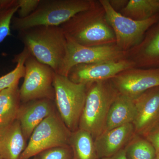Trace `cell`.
<instances>
[{
    "instance_id": "cell-1",
    "label": "cell",
    "mask_w": 159,
    "mask_h": 159,
    "mask_svg": "<svg viewBox=\"0 0 159 159\" xmlns=\"http://www.w3.org/2000/svg\"><path fill=\"white\" fill-rule=\"evenodd\" d=\"M67 39L85 47L116 43L113 30L100 3L75 15L60 26Z\"/></svg>"
},
{
    "instance_id": "cell-2",
    "label": "cell",
    "mask_w": 159,
    "mask_h": 159,
    "mask_svg": "<svg viewBox=\"0 0 159 159\" xmlns=\"http://www.w3.org/2000/svg\"><path fill=\"white\" fill-rule=\"evenodd\" d=\"M18 33V38L31 55L58 72L67 45V39L60 26H36Z\"/></svg>"
},
{
    "instance_id": "cell-3",
    "label": "cell",
    "mask_w": 159,
    "mask_h": 159,
    "mask_svg": "<svg viewBox=\"0 0 159 159\" xmlns=\"http://www.w3.org/2000/svg\"><path fill=\"white\" fill-rule=\"evenodd\" d=\"M98 2L97 0H40L37 9L28 17L14 16L11 28L19 32L36 26H61Z\"/></svg>"
},
{
    "instance_id": "cell-4",
    "label": "cell",
    "mask_w": 159,
    "mask_h": 159,
    "mask_svg": "<svg viewBox=\"0 0 159 159\" xmlns=\"http://www.w3.org/2000/svg\"><path fill=\"white\" fill-rule=\"evenodd\" d=\"M119 94L111 79L89 86L79 129L89 132L94 140L105 131L109 111Z\"/></svg>"
},
{
    "instance_id": "cell-5",
    "label": "cell",
    "mask_w": 159,
    "mask_h": 159,
    "mask_svg": "<svg viewBox=\"0 0 159 159\" xmlns=\"http://www.w3.org/2000/svg\"><path fill=\"white\" fill-rule=\"evenodd\" d=\"M53 85L55 102L61 120L69 130H77L89 85L75 83L67 77L57 73Z\"/></svg>"
},
{
    "instance_id": "cell-6",
    "label": "cell",
    "mask_w": 159,
    "mask_h": 159,
    "mask_svg": "<svg viewBox=\"0 0 159 159\" xmlns=\"http://www.w3.org/2000/svg\"><path fill=\"white\" fill-rule=\"evenodd\" d=\"M99 2L104 8L107 20L115 33L116 44L124 52L139 45L146 31L159 20V12L145 20H134L115 11L109 0Z\"/></svg>"
},
{
    "instance_id": "cell-7",
    "label": "cell",
    "mask_w": 159,
    "mask_h": 159,
    "mask_svg": "<svg viewBox=\"0 0 159 159\" xmlns=\"http://www.w3.org/2000/svg\"><path fill=\"white\" fill-rule=\"evenodd\" d=\"M71 134L53 112L34 129L20 159H29L51 148L67 146Z\"/></svg>"
},
{
    "instance_id": "cell-8",
    "label": "cell",
    "mask_w": 159,
    "mask_h": 159,
    "mask_svg": "<svg viewBox=\"0 0 159 159\" xmlns=\"http://www.w3.org/2000/svg\"><path fill=\"white\" fill-rule=\"evenodd\" d=\"M24 82L19 90L20 100L24 102L54 98L53 83L55 71L39 62L31 54L25 62Z\"/></svg>"
},
{
    "instance_id": "cell-9",
    "label": "cell",
    "mask_w": 159,
    "mask_h": 159,
    "mask_svg": "<svg viewBox=\"0 0 159 159\" xmlns=\"http://www.w3.org/2000/svg\"><path fill=\"white\" fill-rule=\"evenodd\" d=\"M126 58V52L116 43L85 47L67 40L64 59L57 73L68 77L72 67L81 64H92Z\"/></svg>"
},
{
    "instance_id": "cell-10",
    "label": "cell",
    "mask_w": 159,
    "mask_h": 159,
    "mask_svg": "<svg viewBox=\"0 0 159 159\" xmlns=\"http://www.w3.org/2000/svg\"><path fill=\"white\" fill-rule=\"evenodd\" d=\"M135 67V64L127 58L96 63L81 64L72 67L68 77L75 83L90 85L94 83L108 80L122 71Z\"/></svg>"
},
{
    "instance_id": "cell-11",
    "label": "cell",
    "mask_w": 159,
    "mask_h": 159,
    "mask_svg": "<svg viewBox=\"0 0 159 159\" xmlns=\"http://www.w3.org/2000/svg\"><path fill=\"white\" fill-rule=\"evenodd\" d=\"M111 80L119 94L135 99L149 89L159 86V68H132Z\"/></svg>"
},
{
    "instance_id": "cell-12",
    "label": "cell",
    "mask_w": 159,
    "mask_h": 159,
    "mask_svg": "<svg viewBox=\"0 0 159 159\" xmlns=\"http://www.w3.org/2000/svg\"><path fill=\"white\" fill-rule=\"evenodd\" d=\"M135 134L145 137L159 123V86L149 89L134 99Z\"/></svg>"
},
{
    "instance_id": "cell-13",
    "label": "cell",
    "mask_w": 159,
    "mask_h": 159,
    "mask_svg": "<svg viewBox=\"0 0 159 159\" xmlns=\"http://www.w3.org/2000/svg\"><path fill=\"white\" fill-rule=\"evenodd\" d=\"M137 68H159V20L146 31L139 45L126 52Z\"/></svg>"
},
{
    "instance_id": "cell-14",
    "label": "cell",
    "mask_w": 159,
    "mask_h": 159,
    "mask_svg": "<svg viewBox=\"0 0 159 159\" xmlns=\"http://www.w3.org/2000/svg\"><path fill=\"white\" fill-rule=\"evenodd\" d=\"M135 134L132 123L105 130L94 140L99 158L112 156L124 149Z\"/></svg>"
},
{
    "instance_id": "cell-15",
    "label": "cell",
    "mask_w": 159,
    "mask_h": 159,
    "mask_svg": "<svg viewBox=\"0 0 159 159\" xmlns=\"http://www.w3.org/2000/svg\"><path fill=\"white\" fill-rule=\"evenodd\" d=\"M52 99L33 100L19 107L16 119L25 139L30 138L34 129L54 112Z\"/></svg>"
},
{
    "instance_id": "cell-16",
    "label": "cell",
    "mask_w": 159,
    "mask_h": 159,
    "mask_svg": "<svg viewBox=\"0 0 159 159\" xmlns=\"http://www.w3.org/2000/svg\"><path fill=\"white\" fill-rule=\"evenodd\" d=\"M26 146V139L17 119L0 128V157L2 159H20Z\"/></svg>"
},
{
    "instance_id": "cell-17",
    "label": "cell",
    "mask_w": 159,
    "mask_h": 159,
    "mask_svg": "<svg viewBox=\"0 0 159 159\" xmlns=\"http://www.w3.org/2000/svg\"><path fill=\"white\" fill-rule=\"evenodd\" d=\"M136 114L134 99L119 94L111 105L106 130L134 122Z\"/></svg>"
},
{
    "instance_id": "cell-18",
    "label": "cell",
    "mask_w": 159,
    "mask_h": 159,
    "mask_svg": "<svg viewBox=\"0 0 159 159\" xmlns=\"http://www.w3.org/2000/svg\"><path fill=\"white\" fill-rule=\"evenodd\" d=\"M69 143L72 148V159H100L94 139L88 132L80 129L73 132L71 134Z\"/></svg>"
},
{
    "instance_id": "cell-19",
    "label": "cell",
    "mask_w": 159,
    "mask_h": 159,
    "mask_svg": "<svg viewBox=\"0 0 159 159\" xmlns=\"http://www.w3.org/2000/svg\"><path fill=\"white\" fill-rule=\"evenodd\" d=\"M20 100L18 85L0 92V128L16 119Z\"/></svg>"
},
{
    "instance_id": "cell-20",
    "label": "cell",
    "mask_w": 159,
    "mask_h": 159,
    "mask_svg": "<svg viewBox=\"0 0 159 159\" xmlns=\"http://www.w3.org/2000/svg\"><path fill=\"white\" fill-rule=\"evenodd\" d=\"M159 12V0H129L119 12L125 17L137 21L145 20Z\"/></svg>"
},
{
    "instance_id": "cell-21",
    "label": "cell",
    "mask_w": 159,
    "mask_h": 159,
    "mask_svg": "<svg viewBox=\"0 0 159 159\" xmlns=\"http://www.w3.org/2000/svg\"><path fill=\"white\" fill-rule=\"evenodd\" d=\"M136 134L125 148L127 159H154L156 155L152 145L145 138Z\"/></svg>"
},
{
    "instance_id": "cell-22",
    "label": "cell",
    "mask_w": 159,
    "mask_h": 159,
    "mask_svg": "<svg viewBox=\"0 0 159 159\" xmlns=\"http://www.w3.org/2000/svg\"><path fill=\"white\" fill-rule=\"evenodd\" d=\"M30 54L29 50L24 47L20 53L15 56L13 62L17 65L14 70L0 77V92L18 85L20 80L25 76V62Z\"/></svg>"
},
{
    "instance_id": "cell-23",
    "label": "cell",
    "mask_w": 159,
    "mask_h": 159,
    "mask_svg": "<svg viewBox=\"0 0 159 159\" xmlns=\"http://www.w3.org/2000/svg\"><path fill=\"white\" fill-rule=\"evenodd\" d=\"M18 9L17 0H0V43L11 35V21Z\"/></svg>"
},
{
    "instance_id": "cell-24",
    "label": "cell",
    "mask_w": 159,
    "mask_h": 159,
    "mask_svg": "<svg viewBox=\"0 0 159 159\" xmlns=\"http://www.w3.org/2000/svg\"><path fill=\"white\" fill-rule=\"evenodd\" d=\"M40 154V159H73L72 149L68 145L51 148Z\"/></svg>"
},
{
    "instance_id": "cell-25",
    "label": "cell",
    "mask_w": 159,
    "mask_h": 159,
    "mask_svg": "<svg viewBox=\"0 0 159 159\" xmlns=\"http://www.w3.org/2000/svg\"><path fill=\"white\" fill-rule=\"evenodd\" d=\"M40 0H17L19 9L18 17L25 18L33 13L37 9Z\"/></svg>"
},
{
    "instance_id": "cell-26",
    "label": "cell",
    "mask_w": 159,
    "mask_h": 159,
    "mask_svg": "<svg viewBox=\"0 0 159 159\" xmlns=\"http://www.w3.org/2000/svg\"><path fill=\"white\" fill-rule=\"evenodd\" d=\"M152 145L155 149L156 153L159 152V123L145 137Z\"/></svg>"
},
{
    "instance_id": "cell-27",
    "label": "cell",
    "mask_w": 159,
    "mask_h": 159,
    "mask_svg": "<svg viewBox=\"0 0 159 159\" xmlns=\"http://www.w3.org/2000/svg\"><path fill=\"white\" fill-rule=\"evenodd\" d=\"M112 8L117 12H119L128 4V0H109Z\"/></svg>"
},
{
    "instance_id": "cell-28",
    "label": "cell",
    "mask_w": 159,
    "mask_h": 159,
    "mask_svg": "<svg viewBox=\"0 0 159 159\" xmlns=\"http://www.w3.org/2000/svg\"><path fill=\"white\" fill-rule=\"evenodd\" d=\"M100 159H127L125 156V148L120 150L118 153L112 156L108 157L102 158Z\"/></svg>"
},
{
    "instance_id": "cell-29",
    "label": "cell",
    "mask_w": 159,
    "mask_h": 159,
    "mask_svg": "<svg viewBox=\"0 0 159 159\" xmlns=\"http://www.w3.org/2000/svg\"><path fill=\"white\" fill-rule=\"evenodd\" d=\"M154 159H159V152L156 153V155Z\"/></svg>"
},
{
    "instance_id": "cell-30",
    "label": "cell",
    "mask_w": 159,
    "mask_h": 159,
    "mask_svg": "<svg viewBox=\"0 0 159 159\" xmlns=\"http://www.w3.org/2000/svg\"><path fill=\"white\" fill-rule=\"evenodd\" d=\"M33 159H40V158L39 157L37 156L34 157Z\"/></svg>"
},
{
    "instance_id": "cell-31",
    "label": "cell",
    "mask_w": 159,
    "mask_h": 159,
    "mask_svg": "<svg viewBox=\"0 0 159 159\" xmlns=\"http://www.w3.org/2000/svg\"><path fill=\"white\" fill-rule=\"evenodd\" d=\"M0 159H2V158L1 157H0Z\"/></svg>"
}]
</instances>
